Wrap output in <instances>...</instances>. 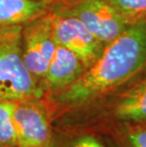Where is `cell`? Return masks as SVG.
<instances>
[{"mask_svg":"<svg viewBox=\"0 0 146 147\" xmlns=\"http://www.w3.org/2000/svg\"><path fill=\"white\" fill-rule=\"evenodd\" d=\"M145 64L146 22H139L110 42L73 84L51 97L62 107L82 105L130 79Z\"/></svg>","mask_w":146,"mask_h":147,"instance_id":"obj_1","label":"cell"},{"mask_svg":"<svg viewBox=\"0 0 146 147\" xmlns=\"http://www.w3.org/2000/svg\"><path fill=\"white\" fill-rule=\"evenodd\" d=\"M23 26L0 27V99L39 100L44 92L28 69L22 51Z\"/></svg>","mask_w":146,"mask_h":147,"instance_id":"obj_2","label":"cell"},{"mask_svg":"<svg viewBox=\"0 0 146 147\" xmlns=\"http://www.w3.org/2000/svg\"><path fill=\"white\" fill-rule=\"evenodd\" d=\"M56 48L51 15H44L23 26V58L28 69L39 84L44 79Z\"/></svg>","mask_w":146,"mask_h":147,"instance_id":"obj_3","label":"cell"},{"mask_svg":"<svg viewBox=\"0 0 146 147\" xmlns=\"http://www.w3.org/2000/svg\"><path fill=\"white\" fill-rule=\"evenodd\" d=\"M52 30L57 45L74 52L86 67L101 54V42L78 17L71 13L51 15Z\"/></svg>","mask_w":146,"mask_h":147,"instance_id":"obj_4","label":"cell"},{"mask_svg":"<svg viewBox=\"0 0 146 147\" xmlns=\"http://www.w3.org/2000/svg\"><path fill=\"white\" fill-rule=\"evenodd\" d=\"M39 100L16 102L13 120L17 133V147H49L53 139L49 117Z\"/></svg>","mask_w":146,"mask_h":147,"instance_id":"obj_5","label":"cell"},{"mask_svg":"<svg viewBox=\"0 0 146 147\" xmlns=\"http://www.w3.org/2000/svg\"><path fill=\"white\" fill-rule=\"evenodd\" d=\"M69 13L87 27L101 43H110L125 30L122 16L104 0H83Z\"/></svg>","mask_w":146,"mask_h":147,"instance_id":"obj_6","label":"cell"},{"mask_svg":"<svg viewBox=\"0 0 146 147\" xmlns=\"http://www.w3.org/2000/svg\"><path fill=\"white\" fill-rule=\"evenodd\" d=\"M85 67L75 53L57 45L40 86L44 94L53 96L73 84L85 71Z\"/></svg>","mask_w":146,"mask_h":147,"instance_id":"obj_7","label":"cell"},{"mask_svg":"<svg viewBox=\"0 0 146 147\" xmlns=\"http://www.w3.org/2000/svg\"><path fill=\"white\" fill-rule=\"evenodd\" d=\"M44 0H0V27L25 26L45 15Z\"/></svg>","mask_w":146,"mask_h":147,"instance_id":"obj_8","label":"cell"},{"mask_svg":"<svg viewBox=\"0 0 146 147\" xmlns=\"http://www.w3.org/2000/svg\"><path fill=\"white\" fill-rule=\"evenodd\" d=\"M113 116L122 121H146V80L120 97L113 108Z\"/></svg>","mask_w":146,"mask_h":147,"instance_id":"obj_9","label":"cell"},{"mask_svg":"<svg viewBox=\"0 0 146 147\" xmlns=\"http://www.w3.org/2000/svg\"><path fill=\"white\" fill-rule=\"evenodd\" d=\"M16 102L0 99V147H17L13 112Z\"/></svg>","mask_w":146,"mask_h":147,"instance_id":"obj_10","label":"cell"},{"mask_svg":"<svg viewBox=\"0 0 146 147\" xmlns=\"http://www.w3.org/2000/svg\"><path fill=\"white\" fill-rule=\"evenodd\" d=\"M49 147H106L98 138L91 134L70 136H55Z\"/></svg>","mask_w":146,"mask_h":147,"instance_id":"obj_11","label":"cell"},{"mask_svg":"<svg viewBox=\"0 0 146 147\" xmlns=\"http://www.w3.org/2000/svg\"><path fill=\"white\" fill-rule=\"evenodd\" d=\"M118 12L127 18H135L146 14V0H110Z\"/></svg>","mask_w":146,"mask_h":147,"instance_id":"obj_12","label":"cell"},{"mask_svg":"<svg viewBox=\"0 0 146 147\" xmlns=\"http://www.w3.org/2000/svg\"><path fill=\"white\" fill-rule=\"evenodd\" d=\"M126 147H146V126H137L125 136Z\"/></svg>","mask_w":146,"mask_h":147,"instance_id":"obj_13","label":"cell"},{"mask_svg":"<svg viewBox=\"0 0 146 147\" xmlns=\"http://www.w3.org/2000/svg\"><path fill=\"white\" fill-rule=\"evenodd\" d=\"M144 126H146V125H144Z\"/></svg>","mask_w":146,"mask_h":147,"instance_id":"obj_14","label":"cell"}]
</instances>
